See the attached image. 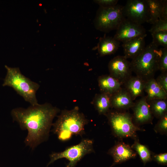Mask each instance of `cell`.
<instances>
[{
  "label": "cell",
  "instance_id": "cell-1",
  "mask_svg": "<svg viewBox=\"0 0 167 167\" xmlns=\"http://www.w3.org/2000/svg\"><path fill=\"white\" fill-rule=\"evenodd\" d=\"M59 111L58 108L45 103L31 105L27 109H14L11 115L21 129L27 130L24 143L33 149L48 138L53 120Z\"/></svg>",
  "mask_w": 167,
  "mask_h": 167
},
{
  "label": "cell",
  "instance_id": "cell-2",
  "mask_svg": "<svg viewBox=\"0 0 167 167\" xmlns=\"http://www.w3.org/2000/svg\"><path fill=\"white\" fill-rule=\"evenodd\" d=\"M88 122L84 114L80 112L78 107L70 110H62L55 122L52 131L58 139L66 142L73 135L82 136L85 134L84 127Z\"/></svg>",
  "mask_w": 167,
  "mask_h": 167
},
{
  "label": "cell",
  "instance_id": "cell-3",
  "mask_svg": "<svg viewBox=\"0 0 167 167\" xmlns=\"http://www.w3.org/2000/svg\"><path fill=\"white\" fill-rule=\"evenodd\" d=\"M5 67L7 73L2 86L13 88L31 105L39 104L36 97V91L40 87L39 84L23 75L19 68L11 67L6 65Z\"/></svg>",
  "mask_w": 167,
  "mask_h": 167
},
{
  "label": "cell",
  "instance_id": "cell-4",
  "mask_svg": "<svg viewBox=\"0 0 167 167\" xmlns=\"http://www.w3.org/2000/svg\"><path fill=\"white\" fill-rule=\"evenodd\" d=\"M160 49L152 42L130 62L132 71L145 81L153 78L158 69Z\"/></svg>",
  "mask_w": 167,
  "mask_h": 167
},
{
  "label": "cell",
  "instance_id": "cell-5",
  "mask_svg": "<svg viewBox=\"0 0 167 167\" xmlns=\"http://www.w3.org/2000/svg\"><path fill=\"white\" fill-rule=\"evenodd\" d=\"M114 135L119 138H137L136 132L141 130L134 123L132 116L128 113L111 110L106 114Z\"/></svg>",
  "mask_w": 167,
  "mask_h": 167
},
{
  "label": "cell",
  "instance_id": "cell-6",
  "mask_svg": "<svg viewBox=\"0 0 167 167\" xmlns=\"http://www.w3.org/2000/svg\"><path fill=\"white\" fill-rule=\"evenodd\" d=\"M123 6L117 4L111 7H100L94 20L96 28L101 31L108 32L116 30L125 18Z\"/></svg>",
  "mask_w": 167,
  "mask_h": 167
},
{
  "label": "cell",
  "instance_id": "cell-7",
  "mask_svg": "<svg viewBox=\"0 0 167 167\" xmlns=\"http://www.w3.org/2000/svg\"><path fill=\"white\" fill-rule=\"evenodd\" d=\"M94 152L93 140L83 139L79 143L70 146L62 152L52 153L47 166L59 159L65 158L69 161L66 167H75L86 155Z\"/></svg>",
  "mask_w": 167,
  "mask_h": 167
},
{
  "label": "cell",
  "instance_id": "cell-8",
  "mask_svg": "<svg viewBox=\"0 0 167 167\" xmlns=\"http://www.w3.org/2000/svg\"><path fill=\"white\" fill-rule=\"evenodd\" d=\"M123 13L126 19L141 25L149 20L146 0H128L123 6Z\"/></svg>",
  "mask_w": 167,
  "mask_h": 167
},
{
  "label": "cell",
  "instance_id": "cell-9",
  "mask_svg": "<svg viewBox=\"0 0 167 167\" xmlns=\"http://www.w3.org/2000/svg\"><path fill=\"white\" fill-rule=\"evenodd\" d=\"M108 67L109 75L122 85L132 76L130 62L124 56L114 57L109 62Z\"/></svg>",
  "mask_w": 167,
  "mask_h": 167
},
{
  "label": "cell",
  "instance_id": "cell-10",
  "mask_svg": "<svg viewBox=\"0 0 167 167\" xmlns=\"http://www.w3.org/2000/svg\"><path fill=\"white\" fill-rule=\"evenodd\" d=\"M146 35V30L142 25L125 18L116 29L113 37L123 43L136 37Z\"/></svg>",
  "mask_w": 167,
  "mask_h": 167
},
{
  "label": "cell",
  "instance_id": "cell-11",
  "mask_svg": "<svg viewBox=\"0 0 167 167\" xmlns=\"http://www.w3.org/2000/svg\"><path fill=\"white\" fill-rule=\"evenodd\" d=\"M132 108L133 111V120L136 124L140 125L152 123L153 115L146 96L134 103Z\"/></svg>",
  "mask_w": 167,
  "mask_h": 167
},
{
  "label": "cell",
  "instance_id": "cell-12",
  "mask_svg": "<svg viewBox=\"0 0 167 167\" xmlns=\"http://www.w3.org/2000/svg\"><path fill=\"white\" fill-rule=\"evenodd\" d=\"M114 162L120 163L135 157L136 152L129 145L122 142H118L108 151Z\"/></svg>",
  "mask_w": 167,
  "mask_h": 167
},
{
  "label": "cell",
  "instance_id": "cell-13",
  "mask_svg": "<svg viewBox=\"0 0 167 167\" xmlns=\"http://www.w3.org/2000/svg\"><path fill=\"white\" fill-rule=\"evenodd\" d=\"M146 36H138L122 43L124 56L126 59H133L143 51L146 47L145 38Z\"/></svg>",
  "mask_w": 167,
  "mask_h": 167
},
{
  "label": "cell",
  "instance_id": "cell-14",
  "mask_svg": "<svg viewBox=\"0 0 167 167\" xmlns=\"http://www.w3.org/2000/svg\"><path fill=\"white\" fill-rule=\"evenodd\" d=\"M130 96L126 89L121 88L111 96V108L116 110L122 111L132 108L134 106Z\"/></svg>",
  "mask_w": 167,
  "mask_h": 167
},
{
  "label": "cell",
  "instance_id": "cell-15",
  "mask_svg": "<svg viewBox=\"0 0 167 167\" xmlns=\"http://www.w3.org/2000/svg\"><path fill=\"white\" fill-rule=\"evenodd\" d=\"M145 81L137 76H131L123 84L124 88L133 101L143 94L144 91Z\"/></svg>",
  "mask_w": 167,
  "mask_h": 167
},
{
  "label": "cell",
  "instance_id": "cell-16",
  "mask_svg": "<svg viewBox=\"0 0 167 167\" xmlns=\"http://www.w3.org/2000/svg\"><path fill=\"white\" fill-rule=\"evenodd\" d=\"M98 81L101 92L111 95L117 92L122 88V84L109 75L99 76Z\"/></svg>",
  "mask_w": 167,
  "mask_h": 167
},
{
  "label": "cell",
  "instance_id": "cell-17",
  "mask_svg": "<svg viewBox=\"0 0 167 167\" xmlns=\"http://www.w3.org/2000/svg\"><path fill=\"white\" fill-rule=\"evenodd\" d=\"M144 91L147 93L146 97L148 102L154 99H167V93L159 86L154 78L145 81Z\"/></svg>",
  "mask_w": 167,
  "mask_h": 167
},
{
  "label": "cell",
  "instance_id": "cell-18",
  "mask_svg": "<svg viewBox=\"0 0 167 167\" xmlns=\"http://www.w3.org/2000/svg\"><path fill=\"white\" fill-rule=\"evenodd\" d=\"M120 44L113 37H101L97 46L98 52L101 56L114 54L119 48Z\"/></svg>",
  "mask_w": 167,
  "mask_h": 167
},
{
  "label": "cell",
  "instance_id": "cell-19",
  "mask_svg": "<svg viewBox=\"0 0 167 167\" xmlns=\"http://www.w3.org/2000/svg\"><path fill=\"white\" fill-rule=\"evenodd\" d=\"M111 96L103 92L95 95L92 103L100 114L105 115L110 110Z\"/></svg>",
  "mask_w": 167,
  "mask_h": 167
},
{
  "label": "cell",
  "instance_id": "cell-20",
  "mask_svg": "<svg viewBox=\"0 0 167 167\" xmlns=\"http://www.w3.org/2000/svg\"><path fill=\"white\" fill-rule=\"evenodd\" d=\"M148 6L149 20L148 23L152 24L159 19L164 0H146Z\"/></svg>",
  "mask_w": 167,
  "mask_h": 167
},
{
  "label": "cell",
  "instance_id": "cell-21",
  "mask_svg": "<svg viewBox=\"0 0 167 167\" xmlns=\"http://www.w3.org/2000/svg\"><path fill=\"white\" fill-rule=\"evenodd\" d=\"M148 103L153 116L156 118L160 119L167 114V99H154Z\"/></svg>",
  "mask_w": 167,
  "mask_h": 167
},
{
  "label": "cell",
  "instance_id": "cell-22",
  "mask_svg": "<svg viewBox=\"0 0 167 167\" xmlns=\"http://www.w3.org/2000/svg\"><path fill=\"white\" fill-rule=\"evenodd\" d=\"M133 149L138 153L143 162L145 164L152 160L150 151L145 145L140 143L139 140L135 139L134 143L131 146Z\"/></svg>",
  "mask_w": 167,
  "mask_h": 167
},
{
  "label": "cell",
  "instance_id": "cell-23",
  "mask_svg": "<svg viewBox=\"0 0 167 167\" xmlns=\"http://www.w3.org/2000/svg\"><path fill=\"white\" fill-rule=\"evenodd\" d=\"M152 42L157 46H161L167 48V32L161 31L151 33Z\"/></svg>",
  "mask_w": 167,
  "mask_h": 167
},
{
  "label": "cell",
  "instance_id": "cell-24",
  "mask_svg": "<svg viewBox=\"0 0 167 167\" xmlns=\"http://www.w3.org/2000/svg\"><path fill=\"white\" fill-rule=\"evenodd\" d=\"M158 60V69L161 73L167 72V48L160 49Z\"/></svg>",
  "mask_w": 167,
  "mask_h": 167
},
{
  "label": "cell",
  "instance_id": "cell-25",
  "mask_svg": "<svg viewBox=\"0 0 167 167\" xmlns=\"http://www.w3.org/2000/svg\"><path fill=\"white\" fill-rule=\"evenodd\" d=\"M154 129L156 133L163 135L167 134V114L159 119L155 125Z\"/></svg>",
  "mask_w": 167,
  "mask_h": 167
},
{
  "label": "cell",
  "instance_id": "cell-26",
  "mask_svg": "<svg viewBox=\"0 0 167 167\" xmlns=\"http://www.w3.org/2000/svg\"><path fill=\"white\" fill-rule=\"evenodd\" d=\"M149 31L151 33L158 32H167V20L159 19L152 24Z\"/></svg>",
  "mask_w": 167,
  "mask_h": 167
},
{
  "label": "cell",
  "instance_id": "cell-27",
  "mask_svg": "<svg viewBox=\"0 0 167 167\" xmlns=\"http://www.w3.org/2000/svg\"><path fill=\"white\" fill-rule=\"evenodd\" d=\"M156 80L159 86L167 93V72L161 73Z\"/></svg>",
  "mask_w": 167,
  "mask_h": 167
},
{
  "label": "cell",
  "instance_id": "cell-28",
  "mask_svg": "<svg viewBox=\"0 0 167 167\" xmlns=\"http://www.w3.org/2000/svg\"><path fill=\"white\" fill-rule=\"evenodd\" d=\"M93 1L100 7H107L113 6L117 5L118 0H96Z\"/></svg>",
  "mask_w": 167,
  "mask_h": 167
},
{
  "label": "cell",
  "instance_id": "cell-29",
  "mask_svg": "<svg viewBox=\"0 0 167 167\" xmlns=\"http://www.w3.org/2000/svg\"><path fill=\"white\" fill-rule=\"evenodd\" d=\"M153 158L158 163L165 165L167 163V153L156 154L153 156Z\"/></svg>",
  "mask_w": 167,
  "mask_h": 167
},
{
  "label": "cell",
  "instance_id": "cell-30",
  "mask_svg": "<svg viewBox=\"0 0 167 167\" xmlns=\"http://www.w3.org/2000/svg\"><path fill=\"white\" fill-rule=\"evenodd\" d=\"M163 20H167V1L164 0L163 6L159 18Z\"/></svg>",
  "mask_w": 167,
  "mask_h": 167
}]
</instances>
